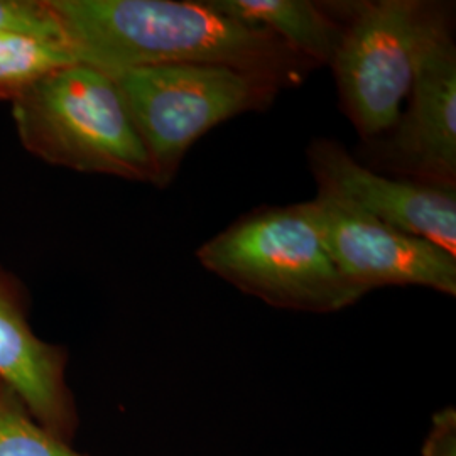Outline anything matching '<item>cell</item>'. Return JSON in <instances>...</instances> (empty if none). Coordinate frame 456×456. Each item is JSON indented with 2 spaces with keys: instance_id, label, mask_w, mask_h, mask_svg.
Segmentation results:
<instances>
[{
  "instance_id": "obj_1",
  "label": "cell",
  "mask_w": 456,
  "mask_h": 456,
  "mask_svg": "<svg viewBox=\"0 0 456 456\" xmlns=\"http://www.w3.org/2000/svg\"><path fill=\"white\" fill-rule=\"evenodd\" d=\"M77 63L107 75L144 66H227L281 88L316 66L276 34L215 11L207 0H49Z\"/></svg>"
},
{
  "instance_id": "obj_2",
  "label": "cell",
  "mask_w": 456,
  "mask_h": 456,
  "mask_svg": "<svg viewBox=\"0 0 456 456\" xmlns=\"http://www.w3.org/2000/svg\"><path fill=\"white\" fill-rule=\"evenodd\" d=\"M20 144L66 169L154 184V166L114 78L71 63L12 102Z\"/></svg>"
},
{
  "instance_id": "obj_3",
  "label": "cell",
  "mask_w": 456,
  "mask_h": 456,
  "mask_svg": "<svg viewBox=\"0 0 456 456\" xmlns=\"http://www.w3.org/2000/svg\"><path fill=\"white\" fill-rule=\"evenodd\" d=\"M196 257L207 271L276 308L333 313L363 296L296 205L247 213L201 245Z\"/></svg>"
},
{
  "instance_id": "obj_4",
  "label": "cell",
  "mask_w": 456,
  "mask_h": 456,
  "mask_svg": "<svg viewBox=\"0 0 456 456\" xmlns=\"http://www.w3.org/2000/svg\"><path fill=\"white\" fill-rule=\"evenodd\" d=\"M110 77L151 156L159 188L175 180L198 139L237 115L265 110L281 90L269 78L227 66H144Z\"/></svg>"
},
{
  "instance_id": "obj_5",
  "label": "cell",
  "mask_w": 456,
  "mask_h": 456,
  "mask_svg": "<svg viewBox=\"0 0 456 456\" xmlns=\"http://www.w3.org/2000/svg\"><path fill=\"white\" fill-rule=\"evenodd\" d=\"M331 60L343 110L365 141L389 134L409 97L426 4L360 2L348 9Z\"/></svg>"
},
{
  "instance_id": "obj_6",
  "label": "cell",
  "mask_w": 456,
  "mask_h": 456,
  "mask_svg": "<svg viewBox=\"0 0 456 456\" xmlns=\"http://www.w3.org/2000/svg\"><path fill=\"white\" fill-rule=\"evenodd\" d=\"M375 164L403 180L456 190V46L448 11L426 4L409 107Z\"/></svg>"
},
{
  "instance_id": "obj_7",
  "label": "cell",
  "mask_w": 456,
  "mask_h": 456,
  "mask_svg": "<svg viewBox=\"0 0 456 456\" xmlns=\"http://www.w3.org/2000/svg\"><path fill=\"white\" fill-rule=\"evenodd\" d=\"M331 261L363 294L384 286H423L456 294V256L389 227L338 198L320 193L296 205Z\"/></svg>"
},
{
  "instance_id": "obj_8",
  "label": "cell",
  "mask_w": 456,
  "mask_h": 456,
  "mask_svg": "<svg viewBox=\"0 0 456 456\" xmlns=\"http://www.w3.org/2000/svg\"><path fill=\"white\" fill-rule=\"evenodd\" d=\"M308 161L320 193L456 256V190L387 178L360 164L333 139H314Z\"/></svg>"
},
{
  "instance_id": "obj_9",
  "label": "cell",
  "mask_w": 456,
  "mask_h": 456,
  "mask_svg": "<svg viewBox=\"0 0 456 456\" xmlns=\"http://www.w3.org/2000/svg\"><path fill=\"white\" fill-rule=\"evenodd\" d=\"M66 367L65 346L34 333L24 289L0 267V379L19 394L37 423L71 444L78 412L66 382Z\"/></svg>"
},
{
  "instance_id": "obj_10",
  "label": "cell",
  "mask_w": 456,
  "mask_h": 456,
  "mask_svg": "<svg viewBox=\"0 0 456 456\" xmlns=\"http://www.w3.org/2000/svg\"><path fill=\"white\" fill-rule=\"evenodd\" d=\"M215 11L276 34L314 66L331 65L342 26L308 0H207Z\"/></svg>"
},
{
  "instance_id": "obj_11",
  "label": "cell",
  "mask_w": 456,
  "mask_h": 456,
  "mask_svg": "<svg viewBox=\"0 0 456 456\" xmlns=\"http://www.w3.org/2000/svg\"><path fill=\"white\" fill-rule=\"evenodd\" d=\"M77 63L60 45L26 34H0V100L12 102L46 75Z\"/></svg>"
},
{
  "instance_id": "obj_12",
  "label": "cell",
  "mask_w": 456,
  "mask_h": 456,
  "mask_svg": "<svg viewBox=\"0 0 456 456\" xmlns=\"http://www.w3.org/2000/svg\"><path fill=\"white\" fill-rule=\"evenodd\" d=\"M0 456H88L34 419L12 387L0 379Z\"/></svg>"
},
{
  "instance_id": "obj_13",
  "label": "cell",
  "mask_w": 456,
  "mask_h": 456,
  "mask_svg": "<svg viewBox=\"0 0 456 456\" xmlns=\"http://www.w3.org/2000/svg\"><path fill=\"white\" fill-rule=\"evenodd\" d=\"M5 33L34 36L68 49L49 0H0V34Z\"/></svg>"
},
{
  "instance_id": "obj_14",
  "label": "cell",
  "mask_w": 456,
  "mask_h": 456,
  "mask_svg": "<svg viewBox=\"0 0 456 456\" xmlns=\"http://www.w3.org/2000/svg\"><path fill=\"white\" fill-rule=\"evenodd\" d=\"M423 456H456V411L444 408L433 416L423 444Z\"/></svg>"
}]
</instances>
